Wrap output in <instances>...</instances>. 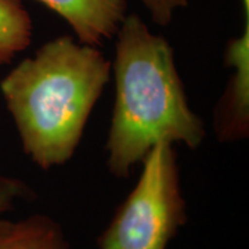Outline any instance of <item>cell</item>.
<instances>
[{"label":"cell","instance_id":"obj_4","mask_svg":"<svg viewBox=\"0 0 249 249\" xmlns=\"http://www.w3.org/2000/svg\"><path fill=\"white\" fill-rule=\"evenodd\" d=\"M224 62L232 75L216 109L214 129L219 140L235 142L247 137L249 130V22L229 42Z\"/></svg>","mask_w":249,"mask_h":249},{"label":"cell","instance_id":"obj_5","mask_svg":"<svg viewBox=\"0 0 249 249\" xmlns=\"http://www.w3.org/2000/svg\"><path fill=\"white\" fill-rule=\"evenodd\" d=\"M71 25L80 43L97 46L116 35L126 17V0H37Z\"/></svg>","mask_w":249,"mask_h":249},{"label":"cell","instance_id":"obj_2","mask_svg":"<svg viewBox=\"0 0 249 249\" xmlns=\"http://www.w3.org/2000/svg\"><path fill=\"white\" fill-rule=\"evenodd\" d=\"M97 46L60 36L14 67L0 83L22 150L42 169L71 160L109 80Z\"/></svg>","mask_w":249,"mask_h":249},{"label":"cell","instance_id":"obj_8","mask_svg":"<svg viewBox=\"0 0 249 249\" xmlns=\"http://www.w3.org/2000/svg\"><path fill=\"white\" fill-rule=\"evenodd\" d=\"M31 194L24 181L0 175V216L16 205L17 201Z\"/></svg>","mask_w":249,"mask_h":249},{"label":"cell","instance_id":"obj_7","mask_svg":"<svg viewBox=\"0 0 249 249\" xmlns=\"http://www.w3.org/2000/svg\"><path fill=\"white\" fill-rule=\"evenodd\" d=\"M32 19L19 0H0V64H7L27 49Z\"/></svg>","mask_w":249,"mask_h":249},{"label":"cell","instance_id":"obj_10","mask_svg":"<svg viewBox=\"0 0 249 249\" xmlns=\"http://www.w3.org/2000/svg\"><path fill=\"white\" fill-rule=\"evenodd\" d=\"M242 6H244V11H245V14L249 16V0H242Z\"/></svg>","mask_w":249,"mask_h":249},{"label":"cell","instance_id":"obj_1","mask_svg":"<svg viewBox=\"0 0 249 249\" xmlns=\"http://www.w3.org/2000/svg\"><path fill=\"white\" fill-rule=\"evenodd\" d=\"M115 36V106L106 150L109 172L127 178L155 144L194 150L206 132L188 104L169 42L137 14H126Z\"/></svg>","mask_w":249,"mask_h":249},{"label":"cell","instance_id":"obj_9","mask_svg":"<svg viewBox=\"0 0 249 249\" xmlns=\"http://www.w3.org/2000/svg\"><path fill=\"white\" fill-rule=\"evenodd\" d=\"M151 14L152 21L158 25H169L175 11L186 7L188 0H142Z\"/></svg>","mask_w":249,"mask_h":249},{"label":"cell","instance_id":"obj_6","mask_svg":"<svg viewBox=\"0 0 249 249\" xmlns=\"http://www.w3.org/2000/svg\"><path fill=\"white\" fill-rule=\"evenodd\" d=\"M0 249H71L60 226L46 214L24 220L0 219Z\"/></svg>","mask_w":249,"mask_h":249},{"label":"cell","instance_id":"obj_3","mask_svg":"<svg viewBox=\"0 0 249 249\" xmlns=\"http://www.w3.org/2000/svg\"><path fill=\"white\" fill-rule=\"evenodd\" d=\"M137 184L98 240L100 249H166L187 222L173 144H155Z\"/></svg>","mask_w":249,"mask_h":249}]
</instances>
